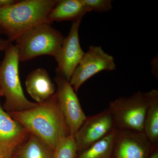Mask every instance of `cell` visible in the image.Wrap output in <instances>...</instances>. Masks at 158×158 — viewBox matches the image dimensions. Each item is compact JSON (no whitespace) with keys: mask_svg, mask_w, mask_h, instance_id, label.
<instances>
[{"mask_svg":"<svg viewBox=\"0 0 158 158\" xmlns=\"http://www.w3.org/2000/svg\"><path fill=\"white\" fill-rule=\"evenodd\" d=\"M153 146L144 131L118 129L113 153L116 158H146Z\"/></svg>","mask_w":158,"mask_h":158,"instance_id":"cell-10","label":"cell"},{"mask_svg":"<svg viewBox=\"0 0 158 158\" xmlns=\"http://www.w3.org/2000/svg\"><path fill=\"white\" fill-rule=\"evenodd\" d=\"M82 20L81 18L73 22L68 35L64 37L61 48L55 58L58 64L56 73L69 81L85 53L79 39V28Z\"/></svg>","mask_w":158,"mask_h":158,"instance_id":"cell-8","label":"cell"},{"mask_svg":"<svg viewBox=\"0 0 158 158\" xmlns=\"http://www.w3.org/2000/svg\"><path fill=\"white\" fill-rule=\"evenodd\" d=\"M30 134L0 104V158H11L15 148Z\"/></svg>","mask_w":158,"mask_h":158,"instance_id":"cell-11","label":"cell"},{"mask_svg":"<svg viewBox=\"0 0 158 158\" xmlns=\"http://www.w3.org/2000/svg\"><path fill=\"white\" fill-rule=\"evenodd\" d=\"M55 0H25L0 7V27L10 42L29 29L47 22L49 14L56 4Z\"/></svg>","mask_w":158,"mask_h":158,"instance_id":"cell-2","label":"cell"},{"mask_svg":"<svg viewBox=\"0 0 158 158\" xmlns=\"http://www.w3.org/2000/svg\"></svg>","mask_w":158,"mask_h":158,"instance_id":"cell-25","label":"cell"},{"mask_svg":"<svg viewBox=\"0 0 158 158\" xmlns=\"http://www.w3.org/2000/svg\"><path fill=\"white\" fill-rule=\"evenodd\" d=\"M55 81L57 86L56 94L60 109L70 135L74 137L87 116L69 81L57 73Z\"/></svg>","mask_w":158,"mask_h":158,"instance_id":"cell-7","label":"cell"},{"mask_svg":"<svg viewBox=\"0 0 158 158\" xmlns=\"http://www.w3.org/2000/svg\"><path fill=\"white\" fill-rule=\"evenodd\" d=\"M116 128L109 109L87 117L74 136L78 152L84 150Z\"/></svg>","mask_w":158,"mask_h":158,"instance_id":"cell-9","label":"cell"},{"mask_svg":"<svg viewBox=\"0 0 158 158\" xmlns=\"http://www.w3.org/2000/svg\"><path fill=\"white\" fill-rule=\"evenodd\" d=\"M150 158H158V152L157 148L156 147L155 150L152 153Z\"/></svg>","mask_w":158,"mask_h":158,"instance_id":"cell-22","label":"cell"},{"mask_svg":"<svg viewBox=\"0 0 158 158\" xmlns=\"http://www.w3.org/2000/svg\"><path fill=\"white\" fill-rule=\"evenodd\" d=\"M114 57L101 46H90L74 71L69 83L76 93L86 81L96 74L116 69Z\"/></svg>","mask_w":158,"mask_h":158,"instance_id":"cell-6","label":"cell"},{"mask_svg":"<svg viewBox=\"0 0 158 158\" xmlns=\"http://www.w3.org/2000/svg\"><path fill=\"white\" fill-rule=\"evenodd\" d=\"M25 85L28 93L38 103L44 102L55 94L56 85L43 68L34 69L29 74Z\"/></svg>","mask_w":158,"mask_h":158,"instance_id":"cell-12","label":"cell"},{"mask_svg":"<svg viewBox=\"0 0 158 158\" xmlns=\"http://www.w3.org/2000/svg\"><path fill=\"white\" fill-rule=\"evenodd\" d=\"M113 1L111 0H83L88 12H106L112 9Z\"/></svg>","mask_w":158,"mask_h":158,"instance_id":"cell-18","label":"cell"},{"mask_svg":"<svg viewBox=\"0 0 158 158\" xmlns=\"http://www.w3.org/2000/svg\"><path fill=\"white\" fill-rule=\"evenodd\" d=\"M17 2L18 1L15 0H0V7H5L11 6Z\"/></svg>","mask_w":158,"mask_h":158,"instance_id":"cell-20","label":"cell"},{"mask_svg":"<svg viewBox=\"0 0 158 158\" xmlns=\"http://www.w3.org/2000/svg\"><path fill=\"white\" fill-rule=\"evenodd\" d=\"M3 96V94L2 92V90L0 89V97Z\"/></svg>","mask_w":158,"mask_h":158,"instance_id":"cell-23","label":"cell"},{"mask_svg":"<svg viewBox=\"0 0 158 158\" xmlns=\"http://www.w3.org/2000/svg\"><path fill=\"white\" fill-rule=\"evenodd\" d=\"M148 92V102L144 122V132L152 144L158 143V91Z\"/></svg>","mask_w":158,"mask_h":158,"instance_id":"cell-15","label":"cell"},{"mask_svg":"<svg viewBox=\"0 0 158 158\" xmlns=\"http://www.w3.org/2000/svg\"><path fill=\"white\" fill-rule=\"evenodd\" d=\"M88 12L83 0H61L51 10L47 18V22L73 21L74 22Z\"/></svg>","mask_w":158,"mask_h":158,"instance_id":"cell-13","label":"cell"},{"mask_svg":"<svg viewBox=\"0 0 158 158\" xmlns=\"http://www.w3.org/2000/svg\"><path fill=\"white\" fill-rule=\"evenodd\" d=\"M64 36L50 23L38 24L29 29L15 40L19 62L48 55L56 58L62 46Z\"/></svg>","mask_w":158,"mask_h":158,"instance_id":"cell-4","label":"cell"},{"mask_svg":"<svg viewBox=\"0 0 158 158\" xmlns=\"http://www.w3.org/2000/svg\"><path fill=\"white\" fill-rule=\"evenodd\" d=\"M11 42L9 40H4L0 38V52L6 49Z\"/></svg>","mask_w":158,"mask_h":158,"instance_id":"cell-19","label":"cell"},{"mask_svg":"<svg viewBox=\"0 0 158 158\" xmlns=\"http://www.w3.org/2000/svg\"><path fill=\"white\" fill-rule=\"evenodd\" d=\"M77 152L74 137L70 135L58 144L54 151V158H76Z\"/></svg>","mask_w":158,"mask_h":158,"instance_id":"cell-17","label":"cell"},{"mask_svg":"<svg viewBox=\"0 0 158 158\" xmlns=\"http://www.w3.org/2000/svg\"><path fill=\"white\" fill-rule=\"evenodd\" d=\"M54 150L44 142L30 134L25 141L18 146L11 158H54Z\"/></svg>","mask_w":158,"mask_h":158,"instance_id":"cell-14","label":"cell"},{"mask_svg":"<svg viewBox=\"0 0 158 158\" xmlns=\"http://www.w3.org/2000/svg\"><path fill=\"white\" fill-rule=\"evenodd\" d=\"M118 129L115 128L110 133L82 151L77 158H111Z\"/></svg>","mask_w":158,"mask_h":158,"instance_id":"cell-16","label":"cell"},{"mask_svg":"<svg viewBox=\"0 0 158 158\" xmlns=\"http://www.w3.org/2000/svg\"><path fill=\"white\" fill-rule=\"evenodd\" d=\"M152 73L154 75L157 77L158 71L156 70V66L158 67V59L157 58H155L153 59L152 62Z\"/></svg>","mask_w":158,"mask_h":158,"instance_id":"cell-21","label":"cell"},{"mask_svg":"<svg viewBox=\"0 0 158 158\" xmlns=\"http://www.w3.org/2000/svg\"><path fill=\"white\" fill-rule=\"evenodd\" d=\"M5 51V56L0 65V89L6 98L4 109L9 113L37 106L39 103L30 101L24 94L20 81L19 57L16 46L10 44Z\"/></svg>","mask_w":158,"mask_h":158,"instance_id":"cell-3","label":"cell"},{"mask_svg":"<svg viewBox=\"0 0 158 158\" xmlns=\"http://www.w3.org/2000/svg\"><path fill=\"white\" fill-rule=\"evenodd\" d=\"M148 92L138 91L129 97H120L110 102L109 110L118 130L144 131Z\"/></svg>","mask_w":158,"mask_h":158,"instance_id":"cell-5","label":"cell"},{"mask_svg":"<svg viewBox=\"0 0 158 158\" xmlns=\"http://www.w3.org/2000/svg\"></svg>","mask_w":158,"mask_h":158,"instance_id":"cell-24","label":"cell"},{"mask_svg":"<svg viewBox=\"0 0 158 158\" xmlns=\"http://www.w3.org/2000/svg\"><path fill=\"white\" fill-rule=\"evenodd\" d=\"M8 113L30 134L54 151L61 141L70 135L56 93L35 107Z\"/></svg>","mask_w":158,"mask_h":158,"instance_id":"cell-1","label":"cell"}]
</instances>
